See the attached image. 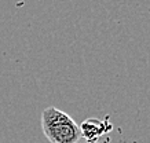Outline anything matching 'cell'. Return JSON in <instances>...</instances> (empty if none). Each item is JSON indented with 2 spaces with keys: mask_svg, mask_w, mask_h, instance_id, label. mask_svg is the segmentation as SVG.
Returning a JSON list of instances; mask_svg holds the SVG:
<instances>
[{
  "mask_svg": "<svg viewBox=\"0 0 150 143\" xmlns=\"http://www.w3.org/2000/svg\"><path fill=\"white\" fill-rule=\"evenodd\" d=\"M84 143H100V142H84Z\"/></svg>",
  "mask_w": 150,
  "mask_h": 143,
  "instance_id": "3",
  "label": "cell"
},
{
  "mask_svg": "<svg viewBox=\"0 0 150 143\" xmlns=\"http://www.w3.org/2000/svg\"><path fill=\"white\" fill-rule=\"evenodd\" d=\"M41 129L50 143H79L81 139L77 123L68 113L54 106L41 113Z\"/></svg>",
  "mask_w": 150,
  "mask_h": 143,
  "instance_id": "1",
  "label": "cell"
},
{
  "mask_svg": "<svg viewBox=\"0 0 150 143\" xmlns=\"http://www.w3.org/2000/svg\"><path fill=\"white\" fill-rule=\"evenodd\" d=\"M81 138L86 139V142H99L102 135L109 134L113 129L112 123L109 120H99V118H87L79 125Z\"/></svg>",
  "mask_w": 150,
  "mask_h": 143,
  "instance_id": "2",
  "label": "cell"
}]
</instances>
